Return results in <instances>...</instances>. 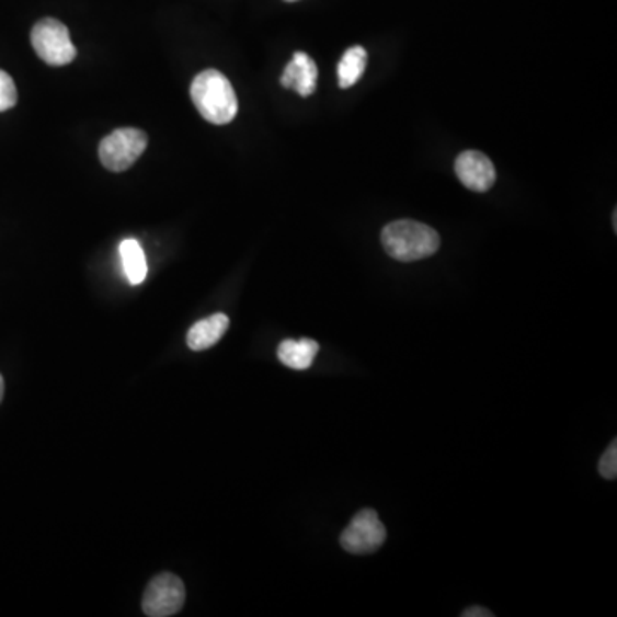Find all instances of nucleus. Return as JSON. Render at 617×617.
<instances>
[{"label": "nucleus", "instance_id": "obj_10", "mask_svg": "<svg viewBox=\"0 0 617 617\" xmlns=\"http://www.w3.org/2000/svg\"><path fill=\"white\" fill-rule=\"evenodd\" d=\"M319 352V343L311 339H302L299 342L295 340H285L279 343L278 358L284 366L295 370H306L312 366L316 355Z\"/></svg>", "mask_w": 617, "mask_h": 617}, {"label": "nucleus", "instance_id": "obj_3", "mask_svg": "<svg viewBox=\"0 0 617 617\" xmlns=\"http://www.w3.org/2000/svg\"><path fill=\"white\" fill-rule=\"evenodd\" d=\"M148 146V136L134 127L114 130L99 146L100 162L111 172H126L138 162Z\"/></svg>", "mask_w": 617, "mask_h": 617}, {"label": "nucleus", "instance_id": "obj_15", "mask_svg": "<svg viewBox=\"0 0 617 617\" xmlns=\"http://www.w3.org/2000/svg\"><path fill=\"white\" fill-rule=\"evenodd\" d=\"M464 617H492L494 614L491 610L484 609V607H470V609L465 610L461 614Z\"/></svg>", "mask_w": 617, "mask_h": 617}, {"label": "nucleus", "instance_id": "obj_1", "mask_svg": "<svg viewBox=\"0 0 617 617\" xmlns=\"http://www.w3.org/2000/svg\"><path fill=\"white\" fill-rule=\"evenodd\" d=\"M191 99L199 114L215 126L232 123L239 112L232 84L217 69H206L194 78Z\"/></svg>", "mask_w": 617, "mask_h": 617}, {"label": "nucleus", "instance_id": "obj_13", "mask_svg": "<svg viewBox=\"0 0 617 617\" xmlns=\"http://www.w3.org/2000/svg\"><path fill=\"white\" fill-rule=\"evenodd\" d=\"M18 103V90L14 79L5 71H0V112L11 111Z\"/></svg>", "mask_w": 617, "mask_h": 617}, {"label": "nucleus", "instance_id": "obj_12", "mask_svg": "<svg viewBox=\"0 0 617 617\" xmlns=\"http://www.w3.org/2000/svg\"><path fill=\"white\" fill-rule=\"evenodd\" d=\"M367 66V52L364 47H352L343 54L339 64L340 88H351L362 78Z\"/></svg>", "mask_w": 617, "mask_h": 617}, {"label": "nucleus", "instance_id": "obj_14", "mask_svg": "<svg viewBox=\"0 0 617 617\" xmlns=\"http://www.w3.org/2000/svg\"><path fill=\"white\" fill-rule=\"evenodd\" d=\"M598 472L604 479L614 480L617 477V443L613 441V445L607 448L598 464Z\"/></svg>", "mask_w": 617, "mask_h": 617}, {"label": "nucleus", "instance_id": "obj_5", "mask_svg": "<svg viewBox=\"0 0 617 617\" xmlns=\"http://www.w3.org/2000/svg\"><path fill=\"white\" fill-rule=\"evenodd\" d=\"M185 602V586L173 573H160L146 586L142 613L150 617H170L181 613Z\"/></svg>", "mask_w": 617, "mask_h": 617}, {"label": "nucleus", "instance_id": "obj_9", "mask_svg": "<svg viewBox=\"0 0 617 617\" xmlns=\"http://www.w3.org/2000/svg\"><path fill=\"white\" fill-rule=\"evenodd\" d=\"M228 327H230V319L221 312L201 319L187 333V345L194 352L208 351L220 342L221 336L227 333Z\"/></svg>", "mask_w": 617, "mask_h": 617}, {"label": "nucleus", "instance_id": "obj_6", "mask_svg": "<svg viewBox=\"0 0 617 617\" xmlns=\"http://www.w3.org/2000/svg\"><path fill=\"white\" fill-rule=\"evenodd\" d=\"M386 540V527L373 510H362L343 530L340 544L351 555H373Z\"/></svg>", "mask_w": 617, "mask_h": 617}, {"label": "nucleus", "instance_id": "obj_7", "mask_svg": "<svg viewBox=\"0 0 617 617\" xmlns=\"http://www.w3.org/2000/svg\"><path fill=\"white\" fill-rule=\"evenodd\" d=\"M455 172L461 184L476 193H485L495 182V169L491 158L480 151H464L456 158Z\"/></svg>", "mask_w": 617, "mask_h": 617}, {"label": "nucleus", "instance_id": "obj_11", "mask_svg": "<svg viewBox=\"0 0 617 617\" xmlns=\"http://www.w3.org/2000/svg\"><path fill=\"white\" fill-rule=\"evenodd\" d=\"M121 258H123L124 273H126L129 284H142L148 275V264H146L145 252L138 240H124L121 244Z\"/></svg>", "mask_w": 617, "mask_h": 617}, {"label": "nucleus", "instance_id": "obj_8", "mask_svg": "<svg viewBox=\"0 0 617 617\" xmlns=\"http://www.w3.org/2000/svg\"><path fill=\"white\" fill-rule=\"evenodd\" d=\"M282 87L295 90L300 96H311L318 84V66L304 52H295L279 79Z\"/></svg>", "mask_w": 617, "mask_h": 617}, {"label": "nucleus", "instance_id": "obj_16", "mask_svg": "<svg viewBox=\"0 0 617 617\" xmlns=\"http://www.w3.org/2000/svg\"><path fill=\"white\" fill-rule=\"evenodd\" d=\"M4 378H2V374H0V401H2V398H4Z\"/></svg>", "mask_w": 617, "mask_h": 617}, {"label": "nucleus", "instance_id": "obj_17", "mask_svg": "<svg viewBox=\"0 0 617 617\" xmlns=\"http://www.w3.org/2000/svg\"><path fill=\"white\" fill-rule=\"evenodd\" d=\"M285 2H297V0H285Z\"/></svg>", "mask_w": 617, "mask_h": 617}, {"label": "nucleus", "instance_id": "obj_2", "mask_svg": "<svg viewBox=\"0 0 617 617\" xmlns=\"http://www.w3.org/2000/svg\"><path fill=\"white\" fill-rule=\"evenodd\" d=\"M381 242L388 256L401 263L425 260L436 254L441 245L439 233L421 221L400 220L386 225Z\"/></svg>", "mask_w": 617, "mask_h": 617}, {"label": "nucleus", "instance_id": "obj_4", "mask_svg": "<svg viewBox=\"0 0 617 617\" xmlns=\"http://www.w3.org/2000/svg\"><path fill=\"white\" fill-rule=\"evenodd\" d=\"M32 45L36 56L48 66L71 64L78 54L66 24L54 18H45L33 26Z\"/></svg>", "mask_w": 617, "mask_h": 617}]
</instances>
